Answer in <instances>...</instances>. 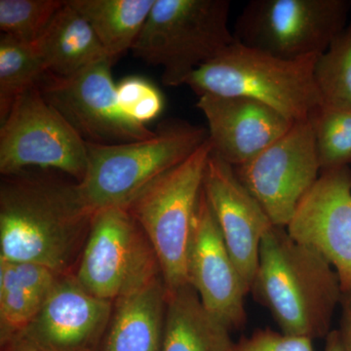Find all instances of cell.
<instances>
[{
  "label": "cell",
  "mask_w": 351,
  "mask_h": 351,
  "mask_svg": "<svg viewBox=\"0 0 351 351\" xmlns=\"http://www.w3.org/2000/svg\"><path fill=\"white\" fill-rule=\"evenodd\" d=\"M212 152L232 167L249 162L285 135L295 122L261 101L237 96L198 97Z\"/></svg>",
  "instance_id": "obj_16"
},
{
  "label": "cell",
  "mask_w": 351,
  "mask_h": 351,
  "mask_svg": "<svg viewBox=\"0 0 351 351\" xmlns=\"http://www.w3.org/2000/svg\"><path fill=\"white\" fill-rule=\"evenodd\" d=\"M228 0H156L132 48L134 56L163 69L166 86L184 85L203 64L235 43Z\"/></svg>",
  "instance_id": "obj_5"
},
{
  "label": "cell",
  "mask_w": 351,
  "mask_h": 351,
  "mask_svg": "<svg viewBox=\"0 0 351 351\" xmlns=\"http://www.w3.org/2000/svg\"><path fill=\"white\" fill-rule=\"evenodd\" d=\"M34 47L46 75L58 77H69L110 59L91 25L69 0L64 1Z\"/></svg>",
  "instance_id": "obj_19"
},
{
  "label": "cell",
  "mask_w": 351,
  "mask_h": 351,
  "mask_svg": "<svg viewBox=\"0 0 351 351\" xmlns=\"http://www.w3.org/2000/svg\"><path fill=\"white\" fill-rule=\"evenodd\" d=\"M112 64L103 60L69 77L45 73L38 84L43 98L86 144L119 145L154 135L120 108Z\"/></svg>",
  "instance_id": "obj_10"
},
{
  "label": "cell",
  "mask_w": 351,
  "mask_h": 351,
  "mask_svg": "<svg viewBox=\"0 0 351 351\" xmlns=\"http://www.w3.org/2000/svg\"><path fill=\"white\" fill-rule=\"evenodd\" d=\"M321 171L351 163V112L321 107L311 119Z\"/></svg>",
  "instance_id": "obj_24"
},
{
  "label": "cell",
  "mask_w": 351,
  "mask_h": 351,
  "mask_svg": "<svg viewBox=\"0 0 351 351\" xmlns=\"http://www.w3.org/2000/svg\"><path fill=\"white\" fill-rule=\"evenodd\" d=\"M45 75L34 45L2 34L0 38V121L14 103Z\"/></svg>",
  "instance_id": "obj_22"
},
{
  "label": "cell",
  "mask_w": 351,
  "mask_h": 351,
  "mask_svg": "<svg viewBox=\"0 0 351 351\" xmlns=\"http://www.w3.org/2000/svg\"><path fill=\"white\" fill-rule=\"evenodd\" d=\"M161 351H230V329L207 311L188 284L167 292Z\"/></svg>",
  "instance_id": "obj_20"
},
{
  "label": "cell",
  "mask_w": 351,
  "mask_h": 351,
  "mask_svg": "<svg viewBox=\"0 0 351 351\" xmlns=\"http://www.w3.org/2000/svg\"><path fill=\"white\" fill-rule=\"evenodd\" d=\"M59 274L43 265L0 260V343L10 351L43 306Z\"/></svg>",
  "instance_id": "obj_18"
},
{
  "label": "cell",
  "mask_w": 351,
  "mask_h": 351,
  "mask_svg": "<svg viewBox=\"0 0 351 351\" xmlns=\"http://www.w3.org/2000/svg\"><path fill=\"white\" fill-rule=\"evenodd\" d=\"M89 23L106 54L114 63L132 50L156 0H69Z\"/></svg>",
  "instance_id": "obj_21"
},
{
  "label": "cell",
  "mask_w": 351,
  "mask_h": 351,
  "mask_svg": "<svg viewBox=\"0 0 351 351\" xmlns=\"http://www.w3.org/2000/svg\"><path fill=\"white\" fill-rule=\"evenodd\" d=\"M86 143L43 98L38 85L14 103L0 128V172L56 169L80 182L86 174Z\"/></svg>",
  "instance_id": "obj_9"
},
{
  "label": "cell",
  "mask_w": 351,
  "mask_h": 351,
  "mask_svg": "<svg viewBox=\"0 0 351 351\" xmlns=\"http://www.w3.org/2000/svg\"><path fill=\"white\" fill-rule=\"evenodd\" d=\"M203 189L233 262L251 292L257 274L261 243L272 223L234 167L211 152Z\"/></svg>",
  "instance_id": "obj_15"
},
{
  "label": "cell",
  "mask_w": 351,
  "mask_h": 351,
  "mask_svg": "<svg viewBox=\"0 0 351 351\" xmlns=\"http://www.w3.org/2000/svg\"><path fill=\"white\" fill-rule=\"evenodd\" d=\"M314 80L323 107L351 112V25L317 58Z\"/></svg>",
  "instance_id": "obj_23"
},
{
  "label": "cell",
  "mask_w": 351,
  "mask_h": 351,
  "mask_svg": "<svg viewBox=\"0 0 351 351\" xmlns=\"http://www.w3.org/2000/svg\"><path fill=\"white\" fill-rule=\"evenodd\" d=\"M251 292L281 332L311 339L331 332L343 295L338 274L326 258L276 226L263 235Z\"/></svg>",
  "instance_id": "obj_2"
},
{
  "label": "cell",
  "mask_w": 351,
  "mask_h": 351,
  "mask_svg": "<svg viewBox=\"0 0 351 351\" xmlns=\"http://www.w3.org/2000/svg\"><path fill=\"white\" fill-rule=\"evenodd\" d=\"M117 100L129 119L147 125L162 112L164 101L160 91L140 76H127L117 85Z\"/></svg>",
  "instance_id": "obj_26"
},
{
  "label": "cell",
  "mask_w": 351,
  "mask_h": 351,
  "mask_svg": "<svg viewBox=\"0 0 351 351\" xmlns=\"http://www.w3.org/2000/svg\"><path fill=\"white\" fill-rule=\"evenodd\" d=\"M167 295L158 276L115 302L101 351H161Z\"/></svg>",
  "instance_id": "obj_17"
},
{
  "label": "cell",
  "mask_w": 351,
  "mask_h": 351,
  "mask_svg": "<svg viewBox=\"0 0 351 351\" xmlns=\"http://www.w3.org/2000/svg\"><path fill=\"white\" fill-rule=\"evenodd\" d=\"M346 0H253L237 20L234 38L286 60L322 55L346 29Z\"/></svg>",
  "instance_id": "obj_8"
},
{
  "label": "cell",
  "mask_w": 351,
  "mask_h": 351,
  "mask_svg": "<svg viewBox=\"0 0 351 351\" xmlns=\"http://www.w3.org/2000/svg\"><path fill=\"white\" fill-rule=\"evenodd\" d=\"M325 351H343L338 330H335V331H331L328 334Z\"/></svg>",
  "instance_id": "obj_29"
},
{
  "label": "cell",
  "mask_w": 351,
  "mask_h": 351,
  "mask_svg": "<svg viewBox=\"0 0 351 351\" xmlns=\"http://www.w3.org/2000/svg\"><path fill=\"white\" fill-rule=\"evenodd\" d=\"M112 311L113 302L90 294L75 274H61L20 341L43 351H101Z\"/></svg>",
  "instance_id": "obj_13"
},
{
  "label": "cell",
  "mask_w": 351,
  "mask_h": 351,
  "mask_svg": "<svg viewBox=\"0 0 351 351\" xmlns=\"http://www.w3.org/2000/svg\"><path fill=\"white\" fill-rule=\"evenodd\" d=\"M318 56L286 60L235 40L186 80L198 97H246L261 101L293 122L311 119L322 107L314 80Z\"/></svg>",
  "instance_id": "obj_3"
},
{
  "label": "cell",
  "mask_w": 351,
  "mask_h": 351,
  "mask_svg": "<svg viewBox=\"0 0 351 351\" xmlns=\"http://www.w3.org/2000/svg\"><path fill=\"white\" fill-rule=\"evenodd\" d=\"M341 326L338 330L343 351H351V291L341 295Z\"/></svg>",
  "instance_id": "obj_28"
},
{
  "label": "cell",
  "mask_w": 351,
  "mask_h": 351,
  "mask_svg": "<svg viewBox=\"0 0 351 351\" xmlns=\"http://www.w3.org/2000/svg\"><path fill=\"white\" fill-rule=\"evenodd\" d=\"M207 138V129L169 119L145 140L86 144V174L75 182L80 199L93 214L106 208L126 207L147 184L195 154Z\"/></svg>",
  "instance_id": "obj_4"
},
{
  "label": "cell",
  "mask_w": 351,
  "mask_h": 351,
  "mask_svg": "<svg viewBox=\"0 0 351 351\" xmlns=\"http://www.w3.org/2000/svg\"><path fill=\"white\" fill-rule=\"evenodd\" d=\"M75 276L90 294L114 304L162 274L130 212L110 207L95 212Z\"/></svg>",
  "instance_id": "obj_7"
},
{
  "label": "cell",
  "mask_w": 351,
  "mask_h": 351,
  "mask_svg": "<svg viewBox=\"0 0 351 351\" xmlns=\"http://www.w3.org/2000/svg\"><path fill=\"white\" fill-rule=\"evenodd\" d=\"M189 280L207 311L226 327L239 329L244 324V298L250 291L226 247L204 189L196 209Z\"/></svg>",
  "instance_id": "obj_14"
},
{
  "label": "cell",
  "mask_w": 351,
  "mask_h": 351,
  "mask_svg": "<svg viewBox=\"0 0 351 351\" xmlns=\"http://www.w3.org/2000/svg\"><path fill=\"white\" fill-rule=\"evenodd\" d=\"M211 152L207 138L195 154L147 184L125 207L156 252L167 292L189 284V250Z\"/></svg>",
  "instance_id": "obj_6"
},
{
  "label": "cell",
  "mask_w": 351,
  "mask_h": 351,
  "mask_svg": "<svg viewBox=\"0 0 351 351\" xmlns=\"http://www.w3.org/2000/svg\"><path fill=\"white\" fill-rule=\"evenodd\" d=\"M230 351H314L313 339L260 330L233 345Z\"/></svg>",
  "instance_id": "obj_27"
},
{
  "label": "cell",
  "mask_w": 351,
  "mask_h": 351,
  "mask_svg": "<svg viewBox=\"0 0 351 351\" xmlns=\"http://www.w3.org/2000/svg\"><path fill=\"white\" fill-rule=\"evenodd\" d=\"M299 243L321 254L351 291V170L322 171L286 228Z\"/></svg>",
  "instance_id": "obj_12"
},
{
  "label": "cell",
  "mask_w": 351,
  "mask_h": 351,
  "mask_svg": "<svg viewBox=\"0 0 351 351\" xmlns=\"http://www.w3.org/2000/svg\"><path fill=\"white\" fill-rule=\"evenodd\" d=\"M10 351H43L39 350L38 348L32 345V343H27V341H20L19 343H16L12 350Z\"/></svg>",
  "instance_id": "obj_30"
},
{
  "label": "cell",
  "mask_w": 351,
  "mask_h": 351,
  "mask_svg": "<svg viewBox=\"0 0 351 351\" xmlns=\"http://www.w3.org/2000/svg\"><path fill=\"white\" fill-rule=\"evenodd\" d=\"M234 170L272 225L287 228L320 176L311 120L295 122L285 135Z\"/></svg>",
  "instance_id": "obj_11"
},
{
  "label": "cell",
  "mask_w": 351,
  "mask_h": 351,
  "mask_svg": "<svg viewBox=\"0 0 351 351\" xmlns=\"http://www.w3.org/2000/svg\"><path fill=\"white\" fill-rule=\"evenodd\" d=\"M64 4L63 0H0V29L34 45Z\"/></svg>",
  "instance_id": "obj_25"
},
{
  "label": "cell",
  "mask_w": 351,
  "mask_h": 351,
  "mask_svg": "<svg viewBox=\"0 0 351 351\" xmlns=\"http://www.w3.org/2000/svg\"><path fill=\"white\" fill-rule=\"evenodd\" d=\"M93 213L76 184L25 171L6 176L0 188V260L69 271L82 255Z\"/></svg>",
  "instance_id": "obj_1"
}]
</instances>
